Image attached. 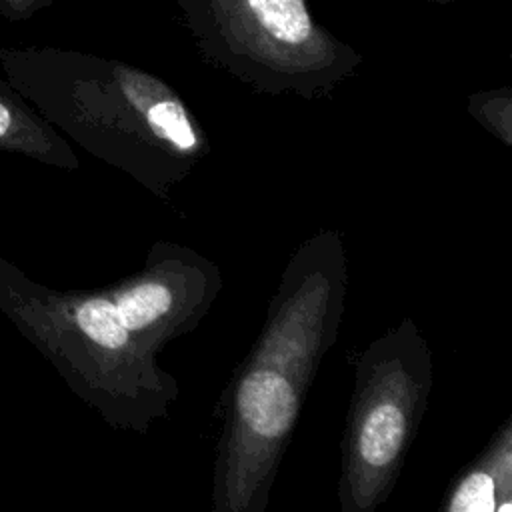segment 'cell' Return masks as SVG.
<instances>
[{
    "mask_svg": "<svg viewBox=\"0 0 512 512\" xmlns=\"http://www.w3.org/2000/svg\"><path fill=\"white\" fill-rule=\"evenodd\" d=\"M424 2H432V4H452V2H460V0H424Z\"/></svg>",
    "mask_w": 512,
    "mask_h": 512,
    "instance_id": "cell-7",
    "label": "cell"
},
{
    "mask_svg": "<svg viewBox=\"0 0 512 512\" xmlns=\"http://www.w3.org/2000/svg\"><path fill=\"white\" fill-rule=\"evenodd\" d=\"M408 434V416L398 400L382 398L364 412L354 448L360 464L370 470L384 472L396 464Z\"/></svg>",
    "mask_w": 512,
    "mask_h": 512,
    "instance_id": "cell-4",
    "label": "cell"
},
{
    "mask_svg": "<svg viewBox=\"0 0 512 512\" xmlns=\"http://www.w3.org/2000/svg\"><path fill=\"white\" fill-rule=\"evenodd\" d=\"M52 2L54 0H0V16L8 22H24Z\"/></svg>",
    "mask_w": 512,
    "mask_h": 512,
    "instance_id": "cell-6",
    "label": "cell"
},
{
    "mask_svg": "<svg viewBox=\"0 0 512 512\" xmlns=\"http://www.w3.org/2000/svg\"><path fill=\"white\" fill-rule=\"evenodd\" d=\"M496 484L494 476L488 472H474L464 478L458 486L450 510H464V512H490L496 510Z\"/></svg>",
    "mask_w": 512,
    "mask_h": 512,
    "instance_id": "cell-5",
    "label": "cell"
},
{
    "mask_svg": "<svg viewBox=\"0 0 512 512\" xmlns=\"http://www.w3.org/2000/svg\"><path fill=\"white\" fill-rule=\"evenodd\" d=\"M298 406L294 382L274 366L260 364L250 368L236 390L240 428L270 446L292 430Z\"/></svg>",
    "mask_w": 512,
    "mask_h": 512,
    "instance_id": "cell-2",
    "label": "cell"
},
{
    "mask_svg": "<svg viewBox=\"0 0 512 512\" xmlns=\"http://www.w3.org/2000/svg\"><path fill=\"white\" fill-rule=\"evenodd\" d=\"M0 152L58 168L78 166L66 140L6 78H0Z\"/></svg>",
    "mask_w": 512,
    "mask_h": 512,
    "instance_id": "cell-3",
    "label": "cell"
},
{
    "mask_svg": "<svg viewBox=\"0 0 512 512\" xmlns=\"http://www.w3.org/2000/svg\"><path fill=\"white\" fill-rule=\"evenodd\" d=\"M176 6L202 58L258 90L318 94L362 60L314 16L308 0H176Z\"/></svg>",
    "mask_w": 512,
    "mask_h": 512,
    "instance_id": "cell-1",
    "label": "cell"
}]
</instances>
